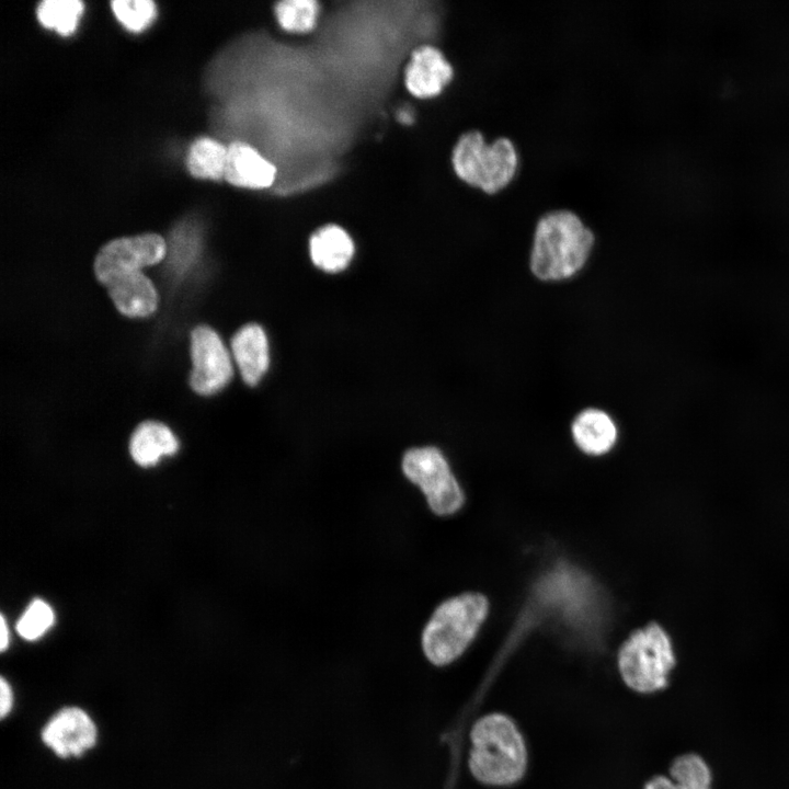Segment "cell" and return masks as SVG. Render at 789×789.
<instances>
[{"mask_svg":"<svg viewBox=\"0 0 789 789\" xmlns=\"http://www.w3.org/2000/svg\"><path fill=\"white\" fill-rule=\"evenodd\" d=\"M594 241V233L573 211L560 209L547 213L535 228L530 271L540 281L571 278L587 262Z\"/></svg>","mask_w":789,"mask_h":789,"instance_id":"6da1fadb","label":"cell"},{"mask_svg":"<svg viewBox=\"0 0 789 789\" xmlns=\"http://www.w3.org/2000/svg\"><path fill=\"white\" fill-rule=\"evenodd\" d=\"M490 602L477 591L464 592L443 601L432 613L422 632V650L434 665L458 659L488 619Z\"/></svg>","mask_w":789,"mask_h":789,"instance_id":"7a4b0ae2","label":"cell"},{"mask_svg":"<svg viewBox=\"0 0 789 789\" xmlns=\"http://www.w3.org/2000/svg\"><path fill=\"white\" fill-rule=\"evenodd\" d=\"M469 768L480 781L503 786L524 775L526 748L521 733L505 716L493 713L478 720L471 733Z\"/></svg>","mask_w":789,"mask_h":789,"instance_id":"3957f363","label":"cell"},{"mask_svg":"<svg viewBox=\"0 0 789 789\" xmlns=\"http://www.w3.org/2000/svg\"><path fill=\"white\" fill-rule=\"evenodd\" d=\"M450 163L464 183L493 194L506 187L515 176L518 155L508 138L500 137L488 144L480 132L470 130L457 139Z\"/></svg>","mask_w":789,"mask_h":789,"instance_id":"277c9868","label":"cell"},{"mask_svg":"<svg viewBox=\"0 0 789 789\" xmlns=\"http://www.w3.org/2000/svg\"><path fill=\"white\" fill-rule=\"evenodd\" d=\"M624 682L639 693H654L666 687L676 659L672 640L658 622L632 631L617 655Z\"/></svg>","mask_w":789,"mask_h":789,"instance_id":"5b68a950","label":"cell"},{"mask_svg":"<svg viewBox=\"0 0 789 789\" xmlns=\"http://www.w3.org/2000/svg\"><path fill=\"white\" fill-rule=\"evenodd\" d=\"M402 471L421 489L434 514L453 515L464 506V490L438 448L425 446L409 449L402 458Z\"/></svg>","mask_w":789,"mask_h":789,"instance_id":"8992f818","label":"cell"},{"mask_svg":"<svg viewBox=\"0 0 789 789\" xmlns=\"http://www.w3.org/2000/svg\"><path fill=\"white\" fill-rule=\"evenodd\" d=\"M165 252V241L157 233L113 239L99 250L94 260V273L98 281L106 286L117 277L157 264L164 258Z\"/></svg>","mask_w":789,"mask_h":789,"instance_id":"52a82bcc","label":"cell"},{"mask_svg":"<svg viewBox=\"0 0 789 789\" xmlns=\"http://www.w3.org/2000/svg\"><path fill=\"white\" fill-rule=\"evenodd\" d=\"M191 355L190 385L195 392L213 395L230 381L233 374L230 355L211 328L198 325L192 331Z\"/></svg>","mask_w":789,"mask_h":789,"instance_id":"ba28073f","label":"cell"},{"mask_svg":"<svg viewBox=\"0 0 789 789\" xmlns=\"http://www.w3.org/2000/svg\"><path fill=\"white\" fill-rule=\"evenodd\" d=\"M454 79V67L438 47L424 44L415 47L403 67V82L418 100L438 96Z\"/></svg>","mask_w":789,"mask_h":789,"instance_id":"9c48e42d","label":"cell"},{"mask_svg":"<svg viewBox=\"0 0 789 789\" xmlns=\"http://www.w3.org/2000/svg\"><path fill=\"white\" fill-rule=\"evenodd\" d=\"M42 737L58 756H79L94 745L96 729L83 710L65 708L45 725Z\"/></svg>","mask_w":789,"mask_h":789,"instance_id":"30bf717a","label":"cell"},{"mask_svg":"<svg viewBox=\"0 0 789 789\" xmlns=\"http://www.w3.org/2000/svg\"><path fill=\"white\" fill-rule=\"evenodd\" d=\"M225 180L237 187L262 191L272 187L278 176L277 167L254 146L236 140L227 146Z\"/></svg>","mask_w":789,"mask_h":789,"instance_id":"8fae6325","label":"cell"},{"mask_svg":"<svg viewBox=\"0 0 789 789\" xmlns=\"http://www.w3.org/2000/svg\"><path fill=\"white\" fill-rule=\"evenodd\" d=\"M571 436L583 454L604 456L616 445L618 428L607 412L597 408H587L573 419Z\"/></svg>","mask_w":789,"mask_h":789,"instance_id":"7c38bea8","label":"cell"},{"mask_svg":"<svg viewBox=\"0 0 789 789\" xmlns=\"http://www.w3.org/2000/svg\"><path fill=\"white\" fill-rule=\"evenodd\" d=\"M231 351L244 382L256 385L270 364L268 343L263 329L255 323L242 327L231 340Z\"/></svg>","mask_w":789,"mask_h":789,"instance_id":"4fadbf2b","label":"cell"},{"mask_svg":"<svg viewBox=\"0 0 789 789\" xmlns=\"http://www.w3.org/2000/svg\"><path fill=\"white\" fill-rule=\"evenodd\" d=\"M105 287L116 309L127 317H147L157 309L156 287L141 272L117 277Z\"/></svg>","mask_w":789,"mask_h":789,"instance_id":"5bb4252c","label":"cell"},{"mask_svg":"<svg viewBox=\"0 0 789 789\" xmlns=\"http://www.w3.org/2000/svg\"><path fill=\"white\" fill-rule=\"evenodd\" d=\"M309 252L316 266L327 272H339L351 262L354 242L344 228L330 224L311 235Z\"/></svg>","mask_w":789,"mask_h":789,"instance_id":"9a60e30c","label":"cell"},{"mask_svg":"<svg viewBox=\"0 0 789 789\" xmlns=\"http://www.w3.org/2000/svg\"><path fill=\"white\" fill-rule=\"evenodd\" d=\"M178 449L179 443L172 431L156 421L139 424L129 443L133 459L144 467L153 466L162 457L175 454Z\"/></svg>","mask_w":789,"mask_h":789,"instance_id":"2e32d148","label":"cell"},{"mask_svg":"<svg viewBox=\"0 0 789 789\" xmlns=\"http://www.w3.org/2000/svg\"><path fill=\"white\" fill-rule=\"evenodd\" d=\"M228 148L210 137H199L188 149L186 167L199 179L220 180L225 178Z\"/></svg>","mask_w":789,"mask_h":789,"instance_id":"e0dca14e","label":"cell"},{"mask_svg":"<svg viewBox=\"0 0 789 789\" xmlns=\"http://www.w3.org/2000/svg\"><path fill=\"white\" fill-rule=\"evenodd\" d=\"M321 13L316 0H285L273 5L278 26L289 34H306L315 30Z\"/></svg>","mask_w":789,"mask_h":789,"instance_id":"ac0fdd59","label":"cell"},{"mask_svg":"<svg viewBox=\"0 0 789 789\" xmlns=\"http://www.w3.org/2000/svg\"><path fill=\"white\" fill-rule=\"evenodd\" d=\"M82 10L78 0H46L38 4L36 14L44 26L66 35L76 28Z\"/></svg>","mask_w":789,"mask_h":789,"instance_id":"d6986e66","label":"cell"},{"mask_svg":"<svg viewBox=\"0 0 789 789\" xmlns=\"http://www.w3.org/2000/svg\"><path fill=\"white\" fill-rule=\"evenodd\" d=\"M671 778L696 789H711L712 775L706 761L696 753L676 757L670 767Z\"/></svg>","mask_w":789,"mask_h":789,"instance_id":"ffe728a7","label":"cell"},{"mask_svg":"<svg viewBox=\"0 0 789 789\" xmlns=\"http://www.w3.org/2000/svg\"><path fill=\"white\" fill-rule=\"evenodd\" d=\"M55 614L42 599H34L16 624V631L25 640L41 638L54 625Z\"/></svg>","mask_w":789,"mask_h":789,"instance_id":"44dd1931","label":"cell"},{"mask_svg":"<svg viewBox=\"0 0 789 789\" xmlns=\"http://www.w3.org/2000/svg\"><path fill=\"white\" fill-rule=\"evenodd\" d=\"M111 5L122 24L134 32L145 28L156 15V5L150 0H115Z\"/></svg>","mask_w":789,"mask_h":789,"instance_id":"7402d4cb","label":"cell"},{"mask_svg":"<svg viewBox=\"0 0 789 789\" xmlns=\"http://www.w3.org/2000/svg\"><path fill=\"white\" fill-rule=\"evenodd\" d=\"M644 789H694L674 781L671 777L655 776L650 779Z\"/></svg>","mask_w":789,"mask_h":789,"instance_id":"603a6c76","label":"cell"},{"mask_svg":"<svg viewBox=\"0 0 789 789\" xmlns=\"http://www.w3.org/2000/svg\"><path fill=\"white\" fill-rule=\"evenodd\" d=\"M0 691V713L4 718L10 712L13 701L11 687L4 678H1Z\"/></svg>","mask_w":789,"mask_h":789,"instance_id":"cb8c5ba5","label":"cell"},{"mask_svg":"<svg viewBox=\"0 0 789 789\" xmlns=\"http://www.w3.org/2000/svg\"><path fill=\"white\" fill-rule=\"evenodd\" d=\"M0 648L2 651L9 645V629L3 616H1Z\"/></svg>","mask_w":789,"mask_h":789,"instance_id":"d4e9b609","label":"cell"}]
</instances>
